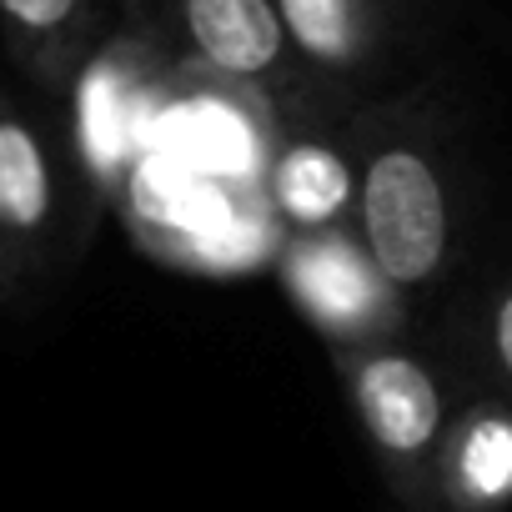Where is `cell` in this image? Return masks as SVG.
Masks as SVG:
<instances>
[{"mask_svg":"<svg viewBox=\"0 0 512 512\" xmlns=\"http://www.w3.org/2000/svg\"><path fill=\"white\" fill-rule=\"evenodd\" d=\"M362 236L377 277L397 292H417L447 272L457 246V201L437 151L392 141L367 161Z\"/></svg>","mask_w":512,"mask_h":512,"instance_id":"cell-1","label":"cell"},{"mask_svg":"<svg viewBox=\"0 0 512 512\" xmlns=\"http://www.w3.org/2000/svg\"><path fill=\"white\" fill-rule=\"evenodd\" d=\"M352 402L397 497L407 507H432V467L452 422L447 387L437 382V372L402 347L367 352L352 372Z\"/></svg>","mask_w":512,"mask_h":512,"instance_id":"cell-2","label":"cell"},{"mask_svg":"<svg viewBox=\"0 0 512 512\" xmlns=\"http://www.w3.org/2000/svg\"><path fill=\"white\" fill-rule=\"evenodd\" d=\"M432 507L442 512L512 507V402L482 397L447 422L432 467Z\"/></svg>","mask_w":512,"mask_h":512,"instance_id":"cell-3","label":"cell"},{"mask_svg":"<svg viewBox=\"0 0 512 512\" xmlns=\"http://www.w3.org/2000/svg\"><path fill=\"white\" fill-rule=\"evenodd\" d=\"M131 206H136L141 221H151L156 231H171V236L191 241L196 251L231 221V206H226L216 176L186 166L171 151H151L131 171Z\"/></svg>","mask_w":512,"mask_h":512,"instance_id":"cell-4","label":"cell"},{"mask_svg":"<svg viewBox=\"0 0 512 512\" xmlns=\"http://www.w3.org/2000/svg\"><path fill=\"white\" fill-rule=\"evenodd\" d=\"M186 31L201 56L231 76H262L287 46L272 0H186Z\"/></svg>","mask_w":512,"mask_h":512,"instance_id":"cell-5","label":"cell"},{"mask_svg":"<svg viewBox=\"0 0 512 512\" xmlns=\"http://www.w3.org/2000/svg\"><path fill=\"white\" fill-rule=\"evenodd\" d=\"M292 277H297L302 302H307L322 322H332V327H357V322H367V317L377 312L382 287H387V282L377 277V267H372V256H357V246H347L342 236H327V241L307 246V251L297 256Z\"/></svg>","mask_w":512,"mask_h":512,"instance_id":"cell-6","label":"cell"},{"mask_svg":"<svg viewBox=\"0 0 512 512\" xmlns=\"http://www.w3.org/2000/svg\"><path fill=\"white\" fill-rule=\"evenodd\" d=\"M166 151L181 156L186 166L206 171V176H231L251 166V131L246 121L221 106V101H186L176 111H166Z\"/></svg>","mask_w":512,"mask_h":512,"instance_id":"cell-7","label":"cell"},{"mask_svg":"<svg viewBox=\"0 0 512 512\" xmlns=\"http://www.w3.org/2000/svg\"><path fill=\"white\" fill-rule=\"evenodd\" d=\"M352 201V171L332 146H297L277 166V206L297 226H322Z\"/></svg>","mask_w":512,"mask_h":512,"instance_id":"cell-8","label":"cell"},{"mask_svg":"<svg viewBox=\"0 0 512 512\" xmlns=\"http://www.w3.org/2000/svg\"><path fill=\"white\" fill-rule=\"evenodd\" d=\"M51 206V171L36 136L21 121H0V216L16 231H36Z\"/></svg>","mask_w":512,"mask_h":512,"instance_id":"cell-9","label":"cell"},{"mask_svg":"<svg viewBox=\"0 0 512 512\" xmlns=\"http://www.w3.org/2000/svg\"><path fill=\"white\" fill-rule=\"evenodd\" d=\"M277 6H282V31H292L307 56L342 66L362 51L357 0H277Z\"/></svg>","mask_w":512,"mask_h":512,"instance_id":"cell-10","label":"cell"},{"mask_svg":"<svg viewBox=\"0 0 512 512\" xmlns=\"http://www.w3.org/2000/svg\"><path fill=\"white\" fill-rule=\"evenodd\" d=\"M81 121H86V151L96 166H111L121 156V86L111 71H91L81 91Z\"/></svg>","mask_w":512,"mask_h":512,"instance_id":"cell-11","label":"cell"},{"mask_svg":"<svg viewBox=\"0 0 512 512\" xmlns=\"http://www.w3.org/2000/svg\"><path fill=\"white\" fill-rule=\"evenodd\" d=\"M482 367L492 377V387L502 392V402H512V277H502L482 307Z\"/></svg>","mask_w":512,"mask_h":512,"instance_id":"cell-12","label":"cell"},{"mask_svg":"<svg viewBox=\"0 0 512 512\" xmlns=\"http://www.w3.org/2000/svg\"><path fill=\"white\" fill-rule=\"evenodd\" d=\"M21 31H61L71 16H76V0H0Z\"/></svg>","mask_w":512,"mask_h":512,"instance_id":"cell-13","label":"cell"},{"mask_svg":"<svg viewBox=\"0 0 512 512\" xmlns=\"http://www.w3.org/2000/svg\"><path fill=\"white\" fill-rule=\"evenodd\" d=\"M407 512H442V507H407Z\"/></svg>","mask_w":512,"mask_h":512,"instance_id":"cell-14","label":"cell"}]
</instances>
